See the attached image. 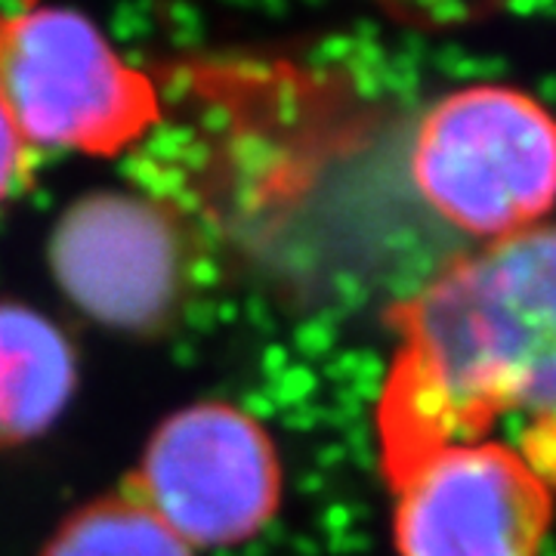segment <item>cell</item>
<instances>
[{
  "label": "cell",
  "instance_id": "6da1fadb",
  "mask_svg": "<svg viewBox=\"0 0 556 556\" xmlns=\"http://www.w3.org/2000/svg\"><path fill=\"white\" fill-rule=\"evenodd\" d=\"M378 405L387 489L420 457L522 417L517 448L556 489V223L448 260L387 309Z\"/></svg>",
  "mask_w": 556,
  "mask_h": 556
},
{
  "label": "cell",
  "instance_id": "7a4b0ae2",
  "mask_svg": "<svg viewBox=\"0 0 556 556\" xmlns=\"http://www.w3.org/2000/svg\"><path fill=\"white\" fill-rule=\"evenodd\" d=\"M0 100L38 155L121 159L167 121L155 75L90 16L47 3H0Z\"/></svg>",
  "mask_w": 556,
  "mask_h": 556
},
{
  "label": "cell",
  "instance_id": "3957f363",
  "mask_svg": "<svg viewBox=\"0 0 556 556\" xmlns=\"http://www.w3.org/2000/svg\"><path fill=\"white\" fill-rule=\"evenodd\" d=\"M408 174L452 229L485 241L551 223L556 112L514 84H467L417 118Z\"/></svg>",
  "mask_w": 556,
  "mask_h": 556
},
{
  "label": "cell",
  "instance_id": "277c9868",
  "mask_svg": "<svg viewBox=\"0 0 556 556\" xmlns=\"http://www.w3.org/2000/svg\"><path fill=\"white\" fill-rule=\"evenodd\" d=\"M47 263L80 316L118 334L155 338L195 298L211 266V239L182 199L97 189L56 217Z\"/></svg>",
  "mask_w": 556,
  "mask_h": 556
},
{
  "label": "cell",
  "instance_id": "5b68a950",
  "mask_svg": "<svg viewBox=\"0 0 556 556\" xmlns=\"http://www.w3.org/2000/svg\"><path fill=\"white\" fill-rule=\"evenodd\" d=\"M124 485L192 551H236L276 522L285 464L257 415L199 399L152 430Z\"/></svg>",
  "mask_w": 556,
  "mask_h": 556
},
{
  "label": "cell",
  "instance_id": "8992f818",
  "mask_svg": "<svg viewBox=\"0 0 556 556\" xmlns=\"http://www.w3.org/2000/svg\"><path fill=\"white\" fill-rule=\"evenodd\" d=\"M396 556H541L556 489L517 442L442 445L390 485Z\"/></svg>",
  "mask_w": 556,
  "mask_h": 556
},
{
  "label": "cell",
  "instance_id": "52a82bcc",
  "mask_svg": "<svg viewBox=\"0 0 556 556\" xmlns=\"http://www.w3.org/2000/svg\"><path fill=\"white\" fill-rule=\"evenodd\" d=\"M78 380V350L60 321L22 300H0V455L50 433Z\"/></svg>",
  "mask_w": 556,
  "mask_h": 556
},
{
  "label": "cell",
  "instance_id": "ba28073f",
  "mask_svg": "<svg viewBox=\"0 0 556 556\" xmlns=\"http://www.w3.org/2000/svg\"><path fill=\"white\" fill-rule=\"evenodd\" d=\"M40 556H199L127 485L90 497L56 522Z\"/></svg>",
  "mask_w": 556,
  "mask_h": 556
},
{
  "label": "cell",
  "instance_id": "9c48e42d",
  "mask_svg": "<svg viewBox=\"0 0 556 556\" xmlns=\"http://www.w3.org/2000/svg\"><path fill=\"white\" fill-rule=\"evenodd\" d=\"M38 152L22 137L13 115L0 100V207L20 199L22 192L31 186L35 170H38Z\"/></svg>",
  "mask_w": 556,
  "mask_h": 556
}]
</instances>
